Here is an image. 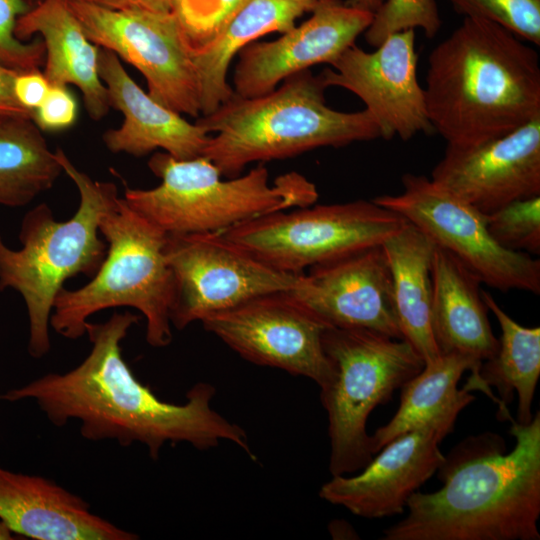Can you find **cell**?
<instances>
[{
  "instance_id": "52a82bcc",
  "label": "cell",
  "mask_w": 540,
  "mask_h": 540,
  "mask_svg": "<svg viewBox=\"0 0 540 540\" xmlns=\"http://www.w3.org/2000/svg\"><path fill=\"white\" fill-rule=\"evenodd\" d=\"M99 232L107 252L98 271L76 290L58 293L50 326L59 335L78 339L93 314L132 307L146 320V341L160 348L172 341L170 309L173 276L166 262V233L117 196L102 213Z\"/></svg>"
},
{
  "instance_id": "2e32d148",
  "label": "cell",
  "mask_w": 540,
  "mask_h": 540,
  "mask_svg": "<svg viewBox=\"0 0 540 540\" xmlns=\"http://www.w3.org/2000/svg\"><path fill=\"white\" fill-rule=\"evenodd\" d=\"M308 19L272 41H254L237 54L236 95L273 91L283 80L312 66L335 61L370 26L373 13L341 0H319Z\"/></svg>"
},
{
  "instance_id": "ffe728a7",
  "label": "cell",
  "mask_w": 540,
  "mask_h": 540,
  "mask_svg": "<svg viewBox=\"0 0 540 540\" xmlns=\"http://www.w3.org/2000/svg\"><path fill=\"white\" fill-rule=\"evenodd\" d=\"M0 520L36 540H135L139 536L94 514L78 495L37 475L0 467Z\"/></svg>"
},
{
  "instance_id": "5b68a950",
  "label": "cell",
  "mask_w": 540,
  "mask_h": 540,
  "mask_svg": "<svg viewBox=\"0 0 540 540\" xmlns=\"http://www.w3.org/2000/svg\"><path fill=\"white\" fill-rule=\"evenodd\" d=\"M54 152L79 191L77 211L70 219L57 221L46 203L29 210L21 223L19 250L10 249L0 235V290L11 288L23 297L29 319L28 352L34 358L50 350V317L64 282L80 274L93 277L105 259L107 244L100 238L99 220L118 196L113 182L93 180L62 148Z\"/></svg>"
},
{
  "instance_id": "cb8c5ba5",
  "label": "cell",
  "mask_w": 540,
  "mask_h": 540,
  "mask_svg": "<svg viewBox=\"0 0 540 540\" xmlns=\"http://www.w3.org/2000/svg\"><path fill=\"white\" fill-rule=\"evenodd\" d=\"M382 248L392 277L393 301L402 338L434 363L440 352L432 330V257L434 243L407 221Z\"/></svg>"
},
{
  "instance_id": "484cf974",
  "label": "cell",
  "mask_w": 540,
  "mask_h": 540,
  "mask_svg": "<svg viewBox=\"0 0 540 540\" xmlns=\"http://www.w3.org/2000/svg\"><path fill=\"white\" fill-rule=\"evenodd\" d=\"M479 366L469 357L442 354L432 364L409 379L401 388L400 405L391 420L371 435L375 455L395 437L412 430L456 405H469L475 396L464 387L457 388L465 371L471 374L466 386L473 390L479 382Z\"/></svg>"
},
{
  "instance_id": "83f0119b",
  "label": "cell",
  "mask_w": 540,
  "mask_h": 540,
  "mask_svg": "<svg viewBox=\"0 0 540 540\" xmlns=\"http://www.w3.org/2000/svg\"><path fill=\"white\" fill-rule=\"evenodd\" d=\"M491 237L503 248L540 254V196L513 201L486 214Z\"/></svg>"
},
{
  "instance_id": "4fadbf2b",
  "label": "cell",
  "mask_w": 540,
  "mask_h": 540,
  "mask_svg": "<svg viewBox=\"0 0 540 540\" xmlns=\"http://www.w3.org/2000/svg\"><path fill=\"white\" fill-rule=\"evenodd\" d=\"M203 328L245 360L313 380L320 389L334 367L324 351L328 327L291 291L273 292L205 317Z\"/></svg>"
},
{
  "instance_id": "f546056e",
  "label": "cell",
  "mask_w": 540,
  "mask_h": 540,
  "mask_svg": "<svg viewBox=\"0 0 540 540\" xmlns=\"http://www.w3.org/2000/svg\"><path fill=\"white\" fill-rule=\"evenodd\" d=\"M465 17L494 22L520 39L540 45V0H448Z\"/></svg>"
},
{
  "instance_id": "d6986e66",
  "label": "cell",
  "mask_w": 540,
  "mask_h": 540,
  "mask_svg": "<svg viewBox=\"0 0 540 540\" xmlns=\"http://www.w3.org/2000/svg\"><path fill=\"white\" fill-rule=\"evenodd\" d=\"M98 72L111 108L124 118L118 128L108 129L102 136L110 152L142 157L161 149L176 159L203 156L211 134L144 92L114 52L100 47Z\"/></svg>"
},
{
  "instance_id": "d6a6232c",
  "label": "cell",
  "mask_w": 540,
  "mask_h": 540,
  "mask_svg": "<svg viewBox=\"0 0 540 540\" xmlns=\"http://www.w3.org/2000/svg\"><path fill=\"white\" fill-rule=\"evenodd\" d=\"M77 101L65 85L50 84L49 91L34 111L32 120L41 131H62L77 119Z\"/></svg>"
},
{
  "instance_id": "f1b7e54d",
  "label": "cell",
  "mask_w": 540,
  "mask_h": 540,
  "mask_svg": "<svg viewBox=\"0 0 540 540\" xmlns=\"http://www.w3.org/2000/svg\"><path fill=\"white\" fill-rule=\"evenodd\" d=\"M441 18L436 0H384L373 13L366 29V42L377 47L389 35L420 28L427 38H433L441 28Z\"/></svg>"
},
{
  "instance_id": "74e56055",
  "label": "cell",
  "mask_w": 540,
  "mask_h": 540,
  "mask_svg": "<svg viewBox=\"0 0 540 540\" xmlns=\"http://www.w3.org/2000/svg\"><path fill=\"white\" fill-rule=\"evenodd\" d=\"M13 531L9 528V526L0 520V540H11L15 539L13 537Z\"/></svg>"
},
{
  "instance_id": "7402d4cb",
  "label": "cell",
  "mask_w": 540,
  "mask_h": 540,
  "mask_svg": "<svg viewBox=\"0 0 540 540\" xmlns=\"http://www.w3.org/2000/svg\"><path fill=\"white\" fill-rule=\"evenodd\" d=\"M481 281L463 262L434 244L432 330L440 354L457 353L480 367L499 348L482 297Z\"/></svg>"
},
{
  "instance_id": "277c9868",
  "label": "cell",
  "mask_w": 540,
  "mask_h": 540,
  "mask_svg": "<svg viewBox=\"0 0 540 540\" xmlns=\"http://www.w3.org/2000/svg\"><path fill=\"white\" fill-rule=\"evenodd\" d=\"M326 87L309 70L283 80L273 91L245 98L235 93L197 124L210 135L203 156L226 178L253 162L295 157L320 147H342L381 137L369 111L335 110Z\"/></svg>"
},
{
  "instance_id": "603a6c76",
  "label": "cell",
  "mask_w": 540,
  "mask_h": 540,
  "mask_svg": "<svg viewBox=\"0 0 540 540\" xmlns=\"http://www.w3.org/2000/svg\"><path fill=\"white\" fill-rule=\"evenodd\" d=\"M318 1L246 0L213 42L192 51L200 86V116L210 114L234 94L228 70L242 48L268 33L290 30Z\"/></svg>"
},
{
  "instance_id": "7a4b0ae2",
  "label": "cell",
  "mask_w": 540,
  "mask_h": 540,
  "mask_svg": "<svg viewBox=\"0 0 540 540\" xmlns=\"http://www.w3.org/2000/svg\"><path fill=\"white\" fill-rule=\"evenodd\" d=\"M516 444L485 432L455 446L437 469L442 488L416 491L382 540H539L540 413L510 419Z\"/></svg>"
},
{
  "instance_id": "1f68e13d",
  "label": "cell",
  "mask_w": 540,
  "mask_h": 540,
  "mask_svg": "<svg viewBox=\"0 0 540 540\" xmlns=\"http://www.w3.org/2000/svg\"><path fill=\"white\" fill-rule=\"evenodd\" d=\"M29 8L25 0H0V63L17 71L39 69L45 60L41 38L26 43L14 33L18 17Z\"/></svg>"
},
{
  "instance_id": "d590c367",
  "label": "cell",
  "mask_w": 540,
  "mask_h": 540,
  "mask_svg": "<svg viewBox=\"0 0 540 540\" xmlns=\"http://www.w3.org/2000/svg\"><path fill=\"white\" fill-rule=\"evenodd\" d=\"M113 10L171 12V0H77Z\"/></svg>"
},
{
  "instance_id": "8992f818",
  "label": "cell",
  "mask_w": 540,
  "mask_h": 540,
  "mask_svg": "<svg viewBox=\"0 0 540 540\" xmlns=\"http://www.w3.org/2000/svg\"><path fill=\"white\" fill-rule=\"evenodd\" d=\"M148 167L161 183L151 189L126 188L123 198L166 234L223 232L272 212L313 205L319 197L315 184L296 171L270 184L262 164L223 179L205 156L176 159L156 152Z\"/></svg>"
},
{
  "instance_id": "8d00e7d4",
  "label": "cell",
  "mask_w": 540,
  "mask_h": 540,
  "mask_svg": "<svg viewBox=\"0 0 540 540\" xmlns=\"http://www.w3.org/2000/svg\"><path fill=\"white\" fill-rule=\"evenodd\" d=\"M384 0H347L348 5L374 13Z\"/></svg>"
},
{
  "instance_id": "f35d334b",
  "label": "cell",
  "mask_w": 540,
  "mask_h": 540,
  "mask_svg": "<svg viewBox=\"0 0 540 540\" xmlns=\"http://www.w3.org/2000/svg\"><path fill=\"white\" fill-rule=\"evenodd\" d=\"M38 1V0H37Z\"/></svg>"
},
{
  "instance_id": "7c38bea8",
  "label": "cell",
  "mask_w": 540,
  "mask_h": 540,
  "mask_svg": "<svg viewBox=\"0 0 540 540\" xmlns=\"http://www.w3.org/2000/svg\"><path fill=\"white\" fill-rule=\"evenodd\" d=\"M69 3L87 37L140 71L154 100L180 114L201 115L192 49L171 12Z\"/></svg>"
},
{
  "instance_id": "e0dca14e",
  "label": "cell",
  "mask_w": 540,
  "mask_h": 540,
  "mask_svg": "<svg viewBox=\"0 0 540 540\" xmlns=\"http://www.w3.org/2000/svg\"><path fill=\"white\" fill-rule=\"evenodd\" d=\"M431 180L483 214L540 196V117L479 145H447Z\"/></svg>"
},
{
  "instance_id": "8fae6325",
  "label": "cell",
  "mask_w": 540,
  "mask_h": 540,
  "mask_svg": "<svg viewBox=\"0 0 540 540\" xmlns=\"http://www.w3.org/2000/svg\"><path fill=\"white\" fill-rule=\"evenodd\" d=\"M403 191L372 200L417 227L463 262L482 283L507 292L540 293V261L501 247L489 234L486 214L424 175L405 173Z\"/></svg>"
},
{
  "instance_id": "30bf717a",
  "label": "cell",
  "mask_w": 540,
  "mask_h": 540,
  "mask_svg": "<svg viewBox=\"0 0 540 540\" xmlns=\"http://www.w3.org/2000/svg\"><path fill=\"white\" fill-rule=\"evenodd\" d=\"M164 253L173 276L170 321L177 330L255 297L295 290L303 281L304 273L278 270L222 232L167 234Z\"/></svg>"
},
{
  "instance_id": "e575fe53",
  "label": "cell",
  "mask_w": 540,
  "mask_h": 540,
  "mask_svg": "<svg viewBox=\"0 0 540 540\" xmlns=\"http://www.w3.org/2000/svg\"><path fill=\"white\" fill-rule=\"evenodd\" d=\"M18 71L0 63V116L33 117L16 99L13 84Z\"/></svg>"
},
{
  "instance_id": "ba28073f",
  "label": "cell",
  "mask_w": 540,
  "mask_h": 540,
  "mask_svg": "<svg viewBox=\"0 0 540 540\" xmlns=\"http://www.w3.org/2000/svg\"><path fill=\"white\" fill-rule=\"evenodd\" d=\"M334 367L320 389L328 417L329 471L332 476L362 470L373 458L366 425L371 412L425 366L404 339L364 328H327L322 336Z\"/></svg>"
},
{
  "instance_id": "44dd1931",
  "label": "cell",
  "mask_w": 540,
  "mask_h": 540,
  "mask_svg": "<svg viewBox=\"0 0 540 540\" xmlns=\"http://www.w3.org/2000/svg\"><path fill=\"white\" fill-rule=\"evenodd\" d=\"M70 0H38L18 17L15 36L40 35L45 46L44 75L50 84L74 85L82 93L91 119L109 112L108 91L98 72L100 47L86 35L70 7Z\"/></svg>"
},
{
  "instance_id": "5bb4252c",
  "label": "cell",
  "mask_w": 540,
  "mask_h": 540,
  "mask_svg": "<svg viewBox=\"0 0 540 540\" xmlns=\"http://www.w3.org/2000/svg\"><path fill=\"white\" fill-rule=\"evenodd\" d=\"M375 48L368 52L350 46L319 74L322 83L358 96L385 140L398 136L407 141L434 132L417 78L415 30L393 33Z\"/></svg>"
},
{
  "instance_id": "4dcf8cb0",
  "label": "cell",
  "mask_w": 540,
  "mask_h": 540,
  "mask_svg": "<svg viewBox=\"0 0 540 540\" xmlns=\"http://www.w3.org/2000/svg\"><path fill=\"white\" fill-rule=\"evenodd\" d=\"M246 0H171V13L192 51L213 42Z\"/></svg>"
},
{
  "instance_id": "836d02e7",
  "label": "cell",
  "mask_w": 540,
  "mask_h": 540,
  "mask_svg": "<svg viewBox=\"0 0 540 540\" xmlns=\"http://www.w3.org/2000/svg\"><path fill=\"white\" fill-rule=\"evenodd\" d=\"M49 88L50 83L40 69L18 71L13 84L17 101L32 114L45 99Z\"/></svg>"
},
{
  "instance_id": "9c48e42d",
  "label": "cell",
  "mask_w": 540,
  "mask_h": 540,
  "mask_svg": "<svg viewBox=\"0 0 540 540\" xmlns=\"http://www.w3.org/2000/svg\"><path fill=\"white\" fill-rule=\"evenodd\" d=\"M407 223L373 200L310 205L272 212L222 233L268 265L293 274L372 246Z\"/></svg>"
},
{
  "instance_id": "ac0fdd59",
  "label": "cell",
  "mask_w": 540,
  "mask_h": 540,
  "mask_svg": "<svg viewBox=\"0 0 540 540\" xmlns=\"http://www.w3.org/2000/svg\"><path fill=\"white\" fill-rule=\"evenodd\" d=\"M291 293L328 328H364L403 339L382 245L314 265Z\"/></svg>"
},
{
  "instance_id": "3957f363",
  "label": "cell",
  "mask_w": 540,
  "mask_h": 540,
  "mask_svg": "<svg viewBox=\"0 0 540 540\" xmlns=\"http://www.w3.org/2000/svg\"><path fill=\"white\" fill-rule=\"evenodd\" d=\"M424 94L447 145L499 138L540 117L538 52L494 22L465 17L431 51Z\"/></svg>"
},
{
  "instance_id": "d4e9b609",
  "label": "cell",
  "mask_w": 540,
  "mask_h": 540,
  "mask_svg": "<svg viewBox=\"0 0 540 540\" xmlns=\"http://www.w3.org/2000/svg\"><path fill=\"white\" fill-rule=\"evenodd\" d=\"M482 297L498 320L501 337L496 354L480 365L479 390L497 404L502 421L512 418L508 405L516 392V422L527 424L533 418L531 407L540 376V328L515 322L487 291L482 290Z\"/></svg>"
},
{
  "instance_id": "4316f807",
  "label": "cell",
  "mask_w": 540,
  "mask_h": 540,
  "mask_svg": "<svg viewBox=\"0 0 540 540\" xmlns=\"http://www.w3.org/2000/svg\"><path fill=\"white\" fill-rule=\"evenodd\" d=\"M62 173L55 152L31 118L0 116V205L31 203Z\"/></svg>"
},
{
  "instance_id": "6da1fadb",
  "label": "cell",
  "mask_w": 540,
  "mask_h": 540,
  "mask_svg": "<svg viewBox=\"0 0 540 540\" xmlns=\"http://www.w3.org/2000/svg\"><path fill=\"white\" fill-rule=\"evenodd\" d=\"M139 316L115 312L103 323L87 321L91 350L65 373H48L21 388L0 394V400L33 399L55 426L80 422V434L91 441L138 442L156 460L166 443H188L208 450L221 440L234 443L255 460L246 431L211 406L215 387L199 382L183 404L159 399L141 383L121 353V341Z\"/></svg>"
},
{
  "instance_id": "9a60e30c",
  "label": "cell",
  "mask_w": 540,
  "mask_h": 540,
  "mask_svg": "<svg viewBox=\"0 0 540 540\" xmlns=\"http://www.w3.org/2000/svg\"><path fill=\"white\" fill-rule=\"evenodd\" d=\"M465 407L456 405L395 437L359 473L332 476L321 486L319 497L367 519L402 514L411 495L443 462L439 445Z\"/></svg>"
}]
</instances>
